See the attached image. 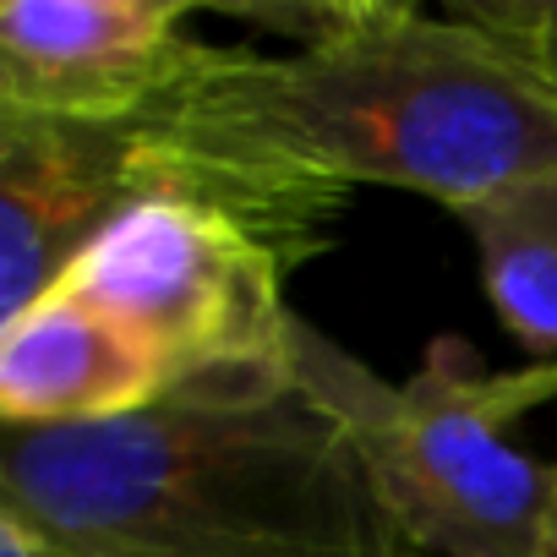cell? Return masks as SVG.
<instances>
[{"label":"cell","mask_w":557,"mask_h":557,"mask_svg":"<svg viewBox=\"0 0 557 557\" xmlns=\"http://www.w3.org/2000/svg\"><path fill=\"white\" fill-rule=\"evenodd\" d=\"M0 524L45 557H416L290 361L110 421L7 426Z\"/></svg>","instance_id":"2"},{"label":"cell","mask_w":557,"mask_h":557,"mask_svg":"<svg viewBox=\"0 0 557 557\" xmlns=\"http://www.w3.org/2000/svg\"><path fill=\"white\" fill-rule=\"evenodd\" d=\"M290 55L213 45L202 72L148 110L164 148L323 186H399L454 213L557 170V83L448 7H323Z\"/></svg>","instance_id":"1"},{"label":"cell","mask_w":557,"mask_h":557,"mask_svg":"<svg viewBox=\"0 0 557 557\" xmlns=\"http://www.w3.org/2000/svg\"><path fill=\"white\" fill-rule=\"evenodd\" d=\"M285 273L290 268L224 208L164 191L126 208L55 290L132 329L170 388H181L290 361L296 312L285 307Z\"/></svg>","instance_id":"4"},{"label":"cell","mask_w":557,"mask_h":557,"mask_svg":"<svg viewBox=\"0 0 557 557\" xmlns=\"http://www.w3.org/2000/svg\"><path fill=\"white\" fill-rule=\"evenodd\" d=\"M0 557H45L23 530H12V524H0Z\"/></svg>","instance_id":"11"},{"label":"cell","mask_w":557,"mask_h":557,"mask_svg":"<svg viewBox=\"0 0 557 557\" xmlns=\"http://www.w3.org/2000/svg\"><path fill=\"white\" fill-rule=\"evenodd\" d=\"M181 0H12L0 7V104L132 121L175 99L213 45Z\"/></svg>","instance_id":"6"},{"label":"cell","mask_w":557,"mask_h":557,"mask_svg":"<svg viewBox=\"0 0 557 557\" xmlns=\"http://www.w3.org/2000/svg\"><path fill=\"white\" fill-rule=\"evenodd\" d=\"M296 383L345 426L377 503L416 557H530L552 470L513 426L557 399V361L492 372L465 339H432L416 377L388 383L307 318L290 323Z\"/></svg>","instance_id":"3"},{"label":"cell","mask_w":557,"mask_h":557,"mask_svg":"<svg viewBox=\"0 0 557 557\" xmlns=\"http://www.w3.org/2000/svg\"><path fill=\"white\" fill-rule=\"evenodd\" d=\"M530 557H557V465H552V497H546V513H541V535H535Z\"/></svg>","instance_id":"10"},{"label":"cell","mask_w":557,"mask_h":557,"mask_svg":"<svg viewBox=\"0 0 557 557\" xmlns=\"http://www.w3.org/2000/svg\"><path fill=\"white\" fill-rule=\"evenodd\" d=\"M459 224L475 240L503 329L535 361H557V170L497 186L459 208Z\"/></svg>","instance_id":"8"},{"label":"cell","mask_w":557,"mask_h":557,"mask_svg":"<svg viewBox=\"0 0 557 557\" xmlns=\"http://www.w3.org/2000/svg\"><path fill=\"white\" fill-rule=\"evenodd\" d=\"M454 7L557 83V0H454Z\"/></svg>","instance_id":"9"},{"label":"cell","mask_w":557,"mask_h":557,"mask_svg":"<svg viewBox=\"0 0 557 557\" xmlns=\"http://www.w3.org/2000/svg\"><path fill=\"white\" fill-rule=\"evenodd\" d=\"M170 394L164 367L132 329L72 290H50L0 329V416L7 426H83Z\"/></svg>","instance_id":"7"},{"label":"cell","mask_w":557,"mask_h":557,"mask_svg":"<svg viewBox=\"0 0 557 557\" xmlns=\"http://www.w3.org/2000/svg\"><path fill=\"white\" fill-rule=\"evenodd\" d=\"M159 191L148 115L72 121L0 104V329L34 312L126 208Z\"/></svg>","instance_id":"5"}]
</instances>
